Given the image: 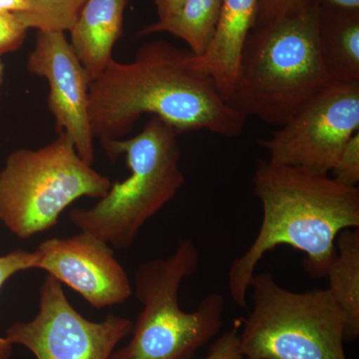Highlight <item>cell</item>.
Masks as SVG:
<instances>
[{"mask_svg":"<svg viewBox=\"0 0 359 359\" xmlns=\"http://www.w3.org/2000/svg\"><path fill=\"white\" fill-rule=\"evenodd\" d=\"M145 114L179 134L207 130L226 138L240 136L247 121L224 100L195 54L163 40L142 45L131 62L113 59L90 83V127L101 145L123 139Z\"/></svg>","mask_w":359,"mask_h":359,"instance_id":"6da1fadb","label":"cell"},{"mask_svg":"<svg viewBox=\"0 0 359 359\" xmlns=\"http://www.w3.org/2000/svg\"><path fill=\"white\" fill-rule=\"evenodd\" d=\"M257 6L259 0H224L211 43L197 56L226 102L237 79L243 48L256 25Z\"/></svg>","mask_w":359,"mask_h":359,"instance_id":"7c38bea8","label":"cell"},{"mask_svg":"<svg viewBox=\"0 0 359 359\" xmlns=\"http://www.w3.org/2000/svg\"><path fill=\"white\" fill-rule=\"evenodd\" d=\"M318 45L332 81L359 83V11L320 7Z\"/></svg>","mask_w":359,"mask_h":359,"instance_id":"5bb4252c","label":"cell"},{"mask_svg":"<svg viewBox=\"0 0 359 359\" xmlns=\"http://www.w3.org/2000/svg\"><path fill=\"white\" fill-rule=\"evenodd\" d=\"M27 9L16 14L25 27L37 32H69L87 0H26Z\"/></svg>","mask_w":359,"mask_h":359,"instance_id":"e0dca14e","label":"cell"},{"mask_svg":"<svg viewBox=\"0 0 359 359\" xmlns=\"http://www.w3.org/2000/svg\"><path fill=\"white\" fill-rule=\"evenodd\" d=\"M179 135L153 116L136 136L103 144L112 162L125 155L129 176L111 184L93 207L72 210L69 218L73 224L117 250L131 248L144 224L171 202L184 185Z\"/></svg>","mask_w":359,"mask_h":359,"instance_id":"277c9868","label":"cell"},{"mask_svg":"<svg viewBox=\"0 0 359 359\" xmlns=\"http://www.w3.org/2000/svg\"><path fill=\"white\" fill-rule=\"evenodd\" d=\"M26 68L48 82V108L58 133L67 134L78 155L92 166L95 160L90 127L89 75L73 51L65 32H37Z\"/></svg>","mask_w":359,"mask_h":359,"instance_id":"30bf717a","label":"cell"},{"mask_svg":"<svg viewBox=\"0 0 359 359\" xmlns=\"http://www.w3.org/2000/svg\"><path fill=\"white\" fill-rule=\"evenodd\" d=\"M200 254L190 238L171 256L142 264L135 273V292L143 309L129 344L110 359H193L224 325V299L208 294L193 311L180 306L182 283L197 271Z\"/></svg>","mask_w":359,"mask_h":359,"instance_id":"5b68a950","label":"cell"},{"mask_svg":"<svg viewBox=\"0 0 359 359\" xmlns=\"http://www.w3.org/2000/svg\"><path fill=\"white\" fill-rule=\"evenodd\" d=\"M131 0H87L69 30L70 44L91 82L113 60Z\"/></svg>","mask_w":359,"mask_h":359,"instance_id":"4fadbf2b","label":"cell"},{"mask_svg":"<svg viewBox=\"0 0 359 359\" xmlns=\"http://www.w3.org/2000/svg\"><path fill=\"white\" fill-rule=\"evenodd\" d=\"M309 1V0H259L256 25L269 22L294 13L306 6Z\"/></svg>","mask_w":359,"mask_h":359,"instance_id":"44dd1931","label":"cell"},{"mask_svg":"<svg viewBox=\"0 0 359 359\" xmlns=\"http://www.w3.org/2000/svg\"><path fill=\"white\" fill-rule=\"evenodd\" d=\"M320 7L339 11H359V0H316Z\"/></svg>","mask_w":359,"mask_h":359,"instance_id":"cb8c5ba5","label":"cell"},{"mask_svg":"<svg viewBox=\"0 0 359 359\" xmlns=\"http://www.w3.org/2000/svg\"><path fill=\"white\" fill-rule=\"evenodd\" d=\"M111 184L60 132L44 147L18 149L6 158L0 172V221L27 240L55 226L66 208L80 198L101 199Z\"/></svg>","mask_w":359,"mask_h":359,"instance_id":"8992f818","label":"cell"},{"mask_svg":"<svg viewBox=\"0 0 359 359\" xmlns=\"http://www.w3.org/2000/svg\"><path fill=\"white\" fill-rule=\"evenodd\" d=\"M36 254L34 250L18 249L0 256V289L6 280L20 271L35 269ZM13 346L6 337H0V359H11Z\"/></svg>","mask_w":359,"mask_h":359,"instance_id":"ac0fdd59","label":"cell"},{"mask_svg":"<svg viewBox=\"0 0 359 359\" xmlns=\"http://www.w3.org/2000/svg\"><path fill=\"white\" fill-rule=\"evenodd\" d=\"M132 328L128 318L114 314L100 323L87 320L71 306L62 283L48 275L40 287L39 313L13 323L6 337L37 359H110Z\"/></svg>","mask_w":359,"mask_h":359,"instance_id":"9c48e42d","label":"cell"},{"mask_svg":"<svg viewBox=\"0 0 359 359\" xmlns=\"http://www.w3.org/2000/svg\"><path fill=\"white\" fill-rule=\"evenodd\" d=\"M325 276L344 321V340L359 337V230L347 229L337 236L335 255Z\"/></svg>","mask_w":359,"mask_h":359,"instance_id":"9a60e30c","label":"cell"},{"mask_svg":"<svg viewBox=\"0 0 359 359\" xmlns=\"http://www.w3.org/2000/svg\"><path fill=\"white\" fill-rule=\"evenodd\" d=\"M252 184L263 219L252 244L228 271L231 299L242 309H247L250 280L266 252L278 245L299 250L306 273L323 278L337 236L359 228L358 187L341 185L330 175L259 160Z\"/></svg>","mask_w":359,"mask_h":359,"instance_id":"7a4b0ae2","label":"cell"},{"mask_svg":"<svg viewBox=\"0 0 359 359\" xmlns=\"http://www.w3.org/2000/svg\"><path fill=\"white\" fill-rule=\"evenodd\" d=\"M28 29L16 14H0V57L18 50L25 41Z\"/></svg>","mask_w":359,"mask_h":359,"instance_id":"ffe728a7","label":"cell"},{"mask_svg":"<svg viewBox=\"0 0 359 359\" xmlns=\"http://www.w3.org/2000/svg\"><path fill=\"white\" fill-rule=\"evenodd\" d=\"M4 81V65L1 57H0V99H1V88Z\"/></svg>","mask_w":359,"mask_h":359,"instance_id":"484cf974","label":"cell"},{"mask_svg":"<svg viewBox=\"0 0 359 359\" xmlns=\"http://www.w3.org/2000/svg\"><path fill=\"white\" fill-rule=\"evenodd\" d=\"M252 309L238 332L247 359H347L344 321L330 290L292 292L269 273L250 283Z\"/></svg>","mask_w":359,"mask_h":359,"instance_id":"52a82bcc","label":"cell"},{"mask_svg":"<svg viewBox=\"0 0 359 359\" xmlns=\"http://www.w3.org/2000/svg\"><path fill=\"white\" fill-rule=\"evenodd\" d=\"M224 0H185L176 13L144 26L139 36L170 33L183 40L189 50L202 56L211 43Z\"/></svg>","mask_w":359,"mask_h":359,"instance_id":"2e32d148","label":"cell"},{"mask_svg":"<svg viewBox=\"0 0 359 359\" xmlns=\"http://www.w3.org/2000/svg\"><path fill=\"white\" fill-rule=\"evenodd\" d=\"M332 178L347 187H358L359 183V132L353 135L339 153L330 170Z\"/></svg>","mask_w":359,"mask_h":359,"instance_id":"d6986e66","label":"cell"},{"mask_svg":"<svg viewBox=\"0 0 359 359\" xmlns=\"http://www.w3.org/2000/svg\"><path fill=\"white\" fill-rule=\"evenodd\" d=\"M27 9L26 0H0V14L23 13Z\"/></svg>","mask_w":359,"mask_h":359,"instance_id":"d4e9b609","label":"cell"},{"mask_svg":"<svg viewBox=\"0 0 359 359\" xmlns=\"http://www.w3.org/2000/svg\"><path fill=\"white\" fill-rule=\"evenodd\" d=\"M185 0H155L158 20H163L179 11Z\"/></svg>","mask_w":359,"mask_h":359,"instance_id":"603a6c76","label":"cell"},{"mask_svg":"<svg viewBox=\"0 0 359 359\" xmlns=\"http://www.w3.org/2000/svg\"><path fill=\"white\" fill-rule=\"evenodd\" d=\"M358 132L359 83L332 81L259 144L269 162L330 175L342 148Z\"/></svg>","mask_w":359,"mask_h":359,"instance_id":"ba28073f","label":"cell"},{"mask_svg":"<svg viewBox=\"0 0 359 359\" xmlns=\"http://www.w3.org/2000/svg\"><path fill=\"white\" fill-rule=\"evenodd\" d=\"M34 252L35 269L47 271L95 309L124 304L133 294L129 276L110 245L91 233L49 238Z\"/></svg>","mask_w":359,"mask_h":359,"instance_id":"8fae6325","label":"cell"},{"mask_svg":"<svg viewBox=\"0 0 359 359\" xmlns=\"http://www.w3.org/2000/svg\"><path fill=\"white\" fill-rule=\"evenodd\" d=\"M201 359H244L240 347L238 325L218 337Z\"/></svg>","mask_w":359,"mask_h":359,"instance_id":"7402d4cb","label":"cell"},{"mask_svg":"<svg viewBox=\"0 0 359 359\" xmlns=\"http://www.w3.org/2000/svg\"><path fill=\"white\" fill-rule=\"evenodd\" d=\"M320 6L257 23L245 41L226 103L245 118L283 126L332 82L320 52Z\"/></svg>","mask_w":359,"mask_h":359,"instance_id":"3957f363","label":"cell"}]
</instances>
